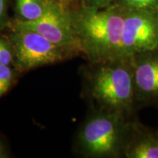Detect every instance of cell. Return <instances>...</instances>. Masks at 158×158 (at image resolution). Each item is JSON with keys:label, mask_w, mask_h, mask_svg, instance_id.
<instances>
[{"label": "cell", "mask_w": 158, "mask_h": 158, "mask_svg": "<svg viewBox=\"0 0 158 158\" xmlns=\"http://www.w3.org/2000/svg\"><path fill=\"white\" fill-rule=\"evenodd\" d=\"M7 22V0H0V28Z\"/></svg>", "instance_id": "5bb4252c"}, {"label": "cell", "mask_w": 158, "mask_h": 158, "mask_svg": "<svg viewBox=\"0 0 158 158\" xmlns=\"http://www.w3.org/2000/svg\"><path fill=\"white\" fill-rule=\"evenodd\" d=\"M156 132H157V137H158V129H157V130H156Z\"/></svg>", "instance_id": "e0dca14e"}, {"label": "cell", "mask_w": 158, "mask_h": 158, "mask_svg": "<svg viewBox=\"0 0 158 158\" xmlns=\"http://www.w3.org/2000/svg\"><path fill=\"white\" fill-rule=\"evenodd\" d=\"M93 66L89 90L99 110L134 116L138 108L131 60L118 59Z\"/></svg>", "instance_id": "7a4b0ae2"}, {"label": "cell", "mask_w": 158, "mask_h": 158, "mask_svg": "<svg viewBox=\"0 0 158 158\" xmlns=\"http://www.w3.org/2000/svg\"><path fill=\"white\" fill-rule=\"evenodd\" d=\"M54 0H16V10L20 21H34L44 15Z\"/></svg>", "instance_id": "9c48e42d"}, {"label": "cell", "mask_w": 158, "mask_h": 158, "mask_svg": "<svg viewBox=\"0 0 158 158\" xmlns=\"http://www.w3.org/2000/svg\"><path fill=\"white\" fill-rule=\"evenodd\" d=\"M128 7L158 10V0H119Z\"/></svg>", "instance_id": "8fae6325"}, {"label": "cell", "mask_w": 158, "mask_h": 158, "mask_svg": "<svg viewBox=\"0 0 158 158\" xmlns=\"http://www.w3.org/2000/svg\"><path fill=\"white\" fill-rule=\"evenodd\" d=\"M137 108H158V47L131 59Z\"/></svg>", "instance_id": "52a82bcc"}, {"label": "cell", "mask_w": 158, "mask_h": 158, "mask_svg": "<svg viewBox=\"0 0 158 158\" xmlns=\"http://www.w3.org/2000/svg\"><path fill=\"white\" fill-rule=\"evenodd\" d=\"M13 80V72L9 65L0 64V97L5 94Z\"/></svg>", "instance_id": "30bf717a"}, {"label": "cell", "mask_w": 158, "mask_h": 158, "mask_svg": "<svg viewBox=\"0 0 158 158\" xmlns=\"http://www.w3.org/2000/svg\"><path fill=\"white\" fill-rule=\"evenodd\" d=\"M125 9L126 6L118 1L102 9L84 5L73 13L80 52L92 64L124 59L122 33Z\"/></svg>", "instance_id": "6da1fadb"}, {"label": "cell", "mask_w": 158, "mask_h": 158, "mask_svg": "<svg viewBox=\"0 0 158 158\" xmlns=\"http://www.w3.org/2000/svg\"><path fill=\"white\" fill-rule=\"evenodd\" d=\"M13 28L36 31L64 51L68 56L80 52L73 13L55 0L42 18L34 21L18 20L13 24Z\"/></svg>", "instance_id": "5b68a950"}, {"label": "cell", "mask_w": 158, "mask_h": 158, "mask_svg": "<svg viewBox=\"0 0 158 158\" xmlns=\"http://www.w3.org/2000/svg\"><path fill=\"white\" fill-rule=\"evenodd\" d=\"M7 154L6 152V150L2 145V143L0 142V158H5L7 157Z\"/></svg>", "instance_id": "9a60e30c"}, {"label": "cell", "mask_w": 158, "mask_h": 158, "mask_svg": "<svg viewBox=\"0 0 158 158\" xmlns=\"http://www.w3.org/2000/svg\"><path fill=\"white\" fill-rule=\"evenodd\" d=\"M10 40L13 61L20 72L54 64L68 56L46 37L32 30L13 28Z\"/></svg>", "instance_id": "277c9868"}, {"label": "cell", "mask_w": 158, "mask_h": 158, "mask_svg": "<svg viewBox=\"0 0 158 158\" xmlns=\"http://www.w3.org/2000/svg\"><path fill=\"white\" fill-rule=\"evenodd\" d=\"M55 1L57 2L62 4V5H63V4H65V3H68L70 2L73 1V0H55Z\"/></svg>", "instance_id": "2e32d148"}, {"label": "cell", "mask_w": 158, "mask_h": 158, "mask_svg": "<svg viewBox=\"0 0 158 158\" xmlns=\"http://www.w3.org/2000/svg\"><path fill=\"white\" fill-rule=\"evenodd\" d=\"M123 157L158 158L157 132L133 118L124 144Z\"/></svg>", "instance_id": "ba28073f"}, {"label": "cell", "mask_w": 158, "mask_h": 158, "mask_svg": "<svg viewBox=\"0 0 158 158\" xmlns=\"http://www.w3.org/2000/svg\"><path fill=\"white\" fill-rule=\"evenodd\" d=\"M133 116L99 110L83 127L79 141L85 155L91 157H123Z\"/></svg>", "instance_id": "3957f363"}, {"label": "cell", "mask_w": 158, "mask_h": 158, "mask_svg": "<svg viewBox=\"0 0 158 158\" xmlns=\"http://www.w3.org/2000/svg\"><path fill=\"white\" fill-rule=\"evenodd\" d=\"M157 47L158 10L126 6L122 33L123 59L131 60L135 54Z\"/></svg>", "instance_id": "8992f818"}, {"label": "cell", "mask_w": 158, "mask_h": 158, "mask_svg": "<svg viewBox=\"0 0 158 158\" xmlns=\"http://www.w3.org/2000/svg\"><path fill=\"white\" fill-rule=\"evenodd\" d=\"M119 0H84V5L95 9H102L111 5Z\"/></svg>", "instance_id": "4fadbf2b"}, {"label": "cell", "mask_w": 158, "mask_h": 158, "mask_svg": "<svg viewBox=\"0 0 158 158\" xmlns=\"http://www.w3.org/2000/svg\"><path fill=\"white\" fill-rule=\"evenodd\" d=\"M13 62V48L7 43L0 39V64L10 65Z\"/></svg>", "instance_id": "7c38bea8"}]
</instances>
